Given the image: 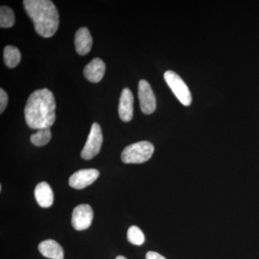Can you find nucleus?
Segmentation results:
<instances>
[{
	"mask_svg": "<svg viewBox=\"0 0 259 259\" xmlns=\"http://www.w3.org/2000/svg\"><path fill=\"white\" fill-rule=\"evenodd\" d=\"M15 18L13 10L9 7L1 6L0 8V27L3 28H12L15 25Z\"/></svg>",
	"mask_w": 259,
	"mask_h": 259,
	"instance_id": "dca6fc26",
	"label": "nucleus"
},
{
	"mask_svg": "<svg viewBox=\"0 0 259 259\" xmlns=\"http://www.w3.org/2000/svg\"><path fill=\"white\" fill-rule=\"evenodd\" d=\"M100 176V172L95 168L79 170L69 178V185L76 190H82L93 184Z\"/></svg>",
	"mask_w": 259,
	"mask_h": 259,
	"instance_id": "6e6552de",
	"label": "nucleus"
},
{
	"mask_svg": "<svg viewBox=\"0 0 259 259\" xmlns=\"http://www.w3.org/2000/svg\"><path fill=\"white\" fill-rule=\"evenodd\" d=\"M51 139L50 127H45L37 130L35 134L30 136V141L32 144L36 146H45L49 144Z\"/></svg>",
	"mask_w": 259,
	"mask_h": 259,
	"instance_id": "2eb2a0df",
	"label": "nucleus"
},
{
	"mask_svg": "<svg viewBox=\"0 0 259 259\" xmlns=\"http://www.w3.org/2000/svg\"><path fill=\"white\" fill-rule=\"evenodd\" d=\"M154 146L148 141H140L127 146L122 151L121 158L125 163H142L152 157Z\"/></svg>",
	"mask_w": 259,
	"mask_h": 259,
	"instance_id": "7ed1b4c3",
	"label": "nucleus"
},
{
	"mask_svg": "<svg viewBox=\"0 0 259 259\" xmlns=\"http://www.w3.org/2000/svg\"><path fill=\"white\" fill-rule=\"evenodd\" d=\"M34 195L37 204L44 208L50 207L54 203V192L50 185L47 182H40L36 186L34 191Z\"/></svg>",
	"mask_w": 259,
	"mask_h": 259,
	"instance_id": "f8f14e48",
	"label": "nucleus"
},
{
	"mask_svg": "<svg viewBox=\"0 0 259 259\" xmlns=\"http://www.w3.org/2000/svg\"><path fill=\"white\" fill-rule=\"evenodd\" d=\"M76 52L81 56H85L91 51L93 47V37L88 28H79L76 32L74 40Z\"/></svg>",
	"mask_w": 259,
	"mask_h": 259,
	"instance_id": "9b49d317",
	"label": "nucleus"
},
{
	"mask_svg": "<svg viewBox=\"0 0 259 259\" xmlns=\"http://www.w3.org/2000/svg\"><path fill=\"white\" fill-rule=\"evenodd\" d=\"M105 69H106V66L103 61L99 58H96L85 66L83 74L88 81L93 83H98L103 78Z\"/></svg>",
	"mask_w": 259,
	"mask_h": 259,
	"instance_id": "9d476101",
	"label": "nucleus"
},
{
	"mask_svg": "<svg viewBox=\"0 0 259 259\" xmlns=\"http://www.w3.org/2000/svg\"><path fill=\"white\" fill-rule=\"evenodd\" d=\"M21 60V54L18 48L8 46L4 49L5 64L10 69L16 67Z\"/></svg>",
	"mask_w": 259,
	"mask_h": 259,
	"instance_id": "4468645a",
	"label": "nucleus"
},
{
	"mask_svg": "<svg viewBox=\"0 0 259 259\" xmlns=\"http://www.w3.org/2000/svg\"><path fill=\"white\" fill-rule=\"evenodd\" d=\"M103 136L101 127L97 122L93 124L88 139L81 153V158L85 160H90L96 156L101 150Z\"/></svg>",
	"mask_w": 259,
	"mask_h": 259,
	"instance_id": "39448f33",
	"label": "nucleus"
},
{
	"mask_svg": "<svg viewBox=\"0 0 259 259\" xmlns=\"http://www.w3.org/2000/svg\"><path fill=\"white\" fill-rule=\"evenodd\" d=\"M146 259H166L163 255L154 251H149L146 253Z\"/></svg>",
	"mask_w": 259,
	"mask_h": 259,
	"instance_id": "6ab92c4d",
	"label": "nucleus"
},
{
	"mask_svg": "<svg viewBox=\"0 0 259 259\" xmlns=\"http://www.w3.org/2000/svg\"><path fill=\"white\" fill-rule=\"evenodd\" d=\"M23 5L38 35L47 38L55 35L59 28V15L52 1L25 0Z\"/></svg>",
	"mask_w": 259,
	"mask_h": 259,
	"instance_id": "f03ea898",
	"label": "nucleus"
},
{
	"mask_svg": "<svg viewBox=\"0 0 259 259\" xmlns=\"http://www.w3.org/2000/svg\"><path fill=\"white\" fill-rule=\"evenodd\" d=\"M164 79L181 103L185 106H190L192 101V94L184 80L173 71H166Z\"/></svg>",
	"mask_w": 259,
	"mask_h": 259,
	"instance_id": "20e7f679",
	"label": "nucleus"
},
{
	"mask_svg": "<svg viewBox=\"0 0 259 259\" xmlns=\"http://www.w3.org/2000/svg\"><path fill=\"white\" fill-rule=\"evenodd\" d=\"M139 98L141 111L146 115H150L155 112L156 108V100L152 88L146 80L142 79L139 83Z\"/></svg>",
	"mask_w": 259,
	"mask_h": 259,
	"instance_id": "423d86ee",
	"label": "nucleus"
},
{
	"mask_svg": "<svg viewBox=\"0 0 259 259\" xmlns=\"http://www.w3.org/2000/svg\"><path fill=\"white\" fill-rule=\"evenodd\" d=\"M56 101L48 89L37 90L29 97L25 107L27 125L32 129L50 127L56 120Z\"/></svg>",
	"mask_w": 259,
	"mask_h": 259,
	"instance_id": "f257e3e1",
	"label": "nucleus"
},
{
	"mask_svg": "<svg viewBox=\"0 0 259 259\" xmlns=\"http://www.w3.org/2000/svg\"><path fill=\"white\" fill-rule=\"evenodd\" d=\"M38 250L44 256L51 259H64V253L62 247L54 240H47L38 245Z\"/></svg>",
	"mask_w": 259,
	"mask_h": 259,
	"instance_id": "ddd939ff",
	"label": "nucleus"
},
{
	"mask_svg": "<svg viewBox=\"0 0 259 259\" xmlns=\"http://www.w3.org/2000/svg\"><path fill=\"white\" fill-rule=\"evenodd\" d=\"M93 217V209L89 204H79L73 211L71 224L76 231H83L91 226Z\"/></svg>",
	"mask_w": 259,
	"mask_h": 259,
	"instance_id": "0eeeda50",
	"label": "nucleus"
},
{
	"mask_svg": "<svg viewBox=\"0 0 259 259\" xmlns=\"http://www.w3.org/2000/svg\"><path fill=\"white\" fill-rule=\"evenodd\" d=\"M134 95L128 88L123 89L121 93L118 112L121 120L130 122L134 116Z\"/></svg>",
	"mask_w": 259,
	"mask_h": 259,
	"instance_id": "1a4fd4ad",
	"label": "nucleus"
},
{
	"mask_svg": "<svg viewBox=\"0 0 259 259\" xmlns=\"http://www.w3.org/2000/svg\"><path fill=\"white\" fill-rule=\"evenodd\" d=\"M8 103V95L3 89L0 90V113H3Z\"/></svg>",
	"mask_w": 259,
	"mask_h": 259,
	"instance_id": "a211bd4d",
	"label": "nucleus"
},
{
	"mask_svg": "<svg viewBox=\"0 0 259 259\" xmlns=\"http://www.w3.org/2000/svg\"><path fill=\"white\" fill-rule=\"evenodd\" d=\"M115 259H127L125 258V257L122 256V255H119V256H117V258Z\"/></svg>",
	"mask_w": 259,
	"mask_h": 259,
	"instance_id": "aec40b11",
	"label": "nucleus"
},
{
	"mask_svg": "<svg viewBox=\"0 0 259 259\" xmlns=\"http://www.w3.org/2000/svg\"><path fill=\"white\" fill-rule=\"evenodd\" d=\"M127 240L130 243L136 245H141L145 242V236L139 227L133 226L130 227L127 231Z\"/></svg>",
	"mask_w": 259,
	"mask_h": 259,
	"instance_id": "f3484780",
	"label": "nucleus"
}]
</instances>
